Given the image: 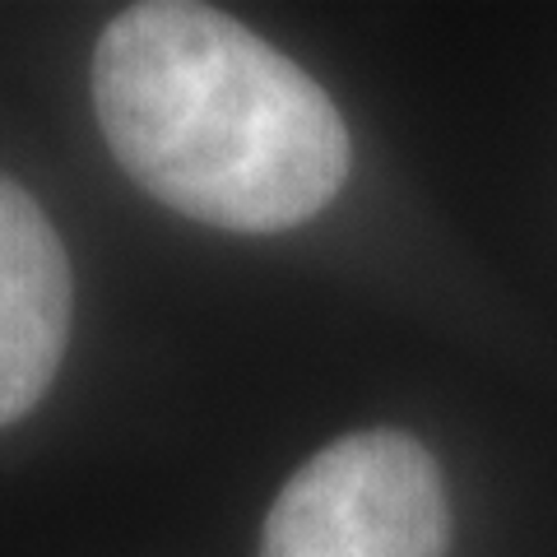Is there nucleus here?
Masks as SVG:
<instances>
[{
	"instance_id": "1",
	"label": "nucleus",
	"mask_w": 557,
	"mask_h": 557,
	"mask_svg": "<svg viewBox=\"0 0 557 557\" xmlns=\"http://www.w3.org/2000/svg\"><path fill=\"white\" fill-rule=\"evenodd\" d=\"M94 112L153 200L223 233L298 228L354 159L321 84L209 5L121 10L94 51Z\"/></svg>"
},
{
	"instance_id": "2",
	"label": "nucleus",
	"mask_w": 557,
	"mask_h": 557,
	"mask_svg": "<svg viewBox=\"0 0 557 557\" xmlns=\"http://www.w3.org/2000/svg\"><path fill=\"white\" fill-rule=\"evenodd\" d=\"M450 507L437 460L395 428L348 432L284 483L260 557H446Z\"/></svg>"
},
{
	"instance_id": "3",
	"label": "nucleus",
	"mask_w": 557,
	"mask_h": 557,
	"mask_svg": "<svg viewBox=\"0 0 557 557\" xmlns=\"http://www.w3.org/2000/svg\"><path fill=\"white\" fill-rule=\"evenodd\" d=\"M70 339V260L42 205L0 177V428L47 395Z\"/></svg>"
}]
</instances>
